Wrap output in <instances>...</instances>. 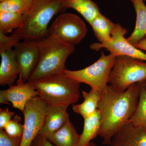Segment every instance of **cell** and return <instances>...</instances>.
Returning <instances> with one entry per match:
<instances>
[{"instance_id": "obj_28", "label": "cell", "mask_w": 146, "mask_h": 146, "mask_svg": "<svg viewBox=\"0 0 146 146\" xmlns=\"http://www.w3.org/2000/svg\"><path fill=\"white\" fill-rule=\"evenodd\" d=\"M33 145L34 146H53L48 139L39 135L35 139Z\"/></svg>"}, {"instance_id": "obj_15", "label": "cell", "mask_w": 146, "mask_h": 146, "mask_svg": "<svg viewBox=\"0 0 146 146\" xmlns=\"http://www.w3.org/2000/svg\"><path fill=\"white\" fill-rule=\"evenodd\" d=\"M80 135L69 119L60 129L46 138L56 146H78Z\"/></svg>"}, {"instance_id": "obj_22", "label": "cell", "mask_w": 146, "mask_h": 146, "mask_svg": "<svg viewBox=\"0 0 146 146\" xmlns=\"http://www.w3.org/2000/svg\"><path fill=\"white\" fill-rule=\"evenodd\" d=\"M23 22V15L20 13L0 11V31L4 34L20 28Z\"/></svg>"}, {"instance_id": "obj_4", "label": "cell", "mask_w": 146, "mask_h": 146, "mask_svg": "<svg viewBox=\"0 0 146 146\" xmlns=\"http://www.w3.org/2000/svg\"><path fill=\"white\" fill-rule=\"evenodd\" d=\"M38 96L49 105L68 107L80 97V83L64 74L46 77L32 82Z\"/></svg>"}, {"instance_id": "obj_9", "label": "cell", "mask_w": 146, "mask_h": 146, "mask_svg": "<svg viewBox=\"0 0 146 146\" xmlns=\"http://www.w3.org/2000/svg\"><path fill=\"white\" fill-rule=\"evenodd\" d=\"M127 33L126 29L120 24H116L112 32V39L109 42L93 43L90 48L96 51L105 48L115 56H124L146 61V54L131 44L125 37Z\"/></svg>"}, {"instance_id": "obj_1", "label": "cell", "mask_w": 146, "mask_h": 146, "mask_svg": "<svg viewBox=\"0 0 146 146\" xmlns=\"http://www.w3.org/2000/svg\"><path fill=\"white\" fill-rule=\"evenodd\" d=\"M143 82L134 84L123 92L108 85L102 92L98 109L101 115L99 135L104 145H109L113 136L129 122L137 107Z\"/></svg>"}, {"instance_id": "obj_13", "label": "cell", "mask_w": 146, "mask_h": 146, "mask_svg": "<svg viewBox=\"0 0 146 146\" xmlns=\"http://www.w3.org/2000/svg\"><path fill=\"white\" fill-rule=\"evenodd\" d=\"M110 146H146V131L129 122L113 136Z\"/></svg>"}, {"instance_id": "obj_21", "label": "cell", "mask_w": 146, "mask_h": 146, "mask_svg": "<svg viewBox=\"0 0 146 146\" xmlns=\"http://www.w3.org/2000/svg\"><path fill=\"white\" fill-rule=\"evenodd\" d=\"M129 122L146 131V85L145 82H143L141 84L138 105Z\"/></svg>"}, {"instance_id": "obj_29", "label": "cell", "mask_w": 146, "mask_h": 146, "mask_svg": "<svg viewBox=\"0 0 146 146\" xmlns=\"http://www.w3.org/2000/svg\"><path fill=\"white\" fill-rule=\"evenodd\" d=\"M135 46L138 49L146 51V37L142 39L138 44L135 45Z\"/></svg>"}, {"instance_id": "obj_19", "label": "cell", "mask_w": 146, "mask_h": 146, "mask_svg": "<svg viewBox=\"0 0 146 146\" xmlns=\"http://www.w3.org/2000/svg\"><path fill=\"white\" fill-rule=\"evenodd\" d=\"M82 133L80 135L78 146H88L92 140L99 135L101 115L98 109L91 117L85 118Z\"/></svg>"}, {"instance_id": "obj_5", "label": "cell", "mask_w": 146, "mask_h": 146, "mask_svg": "<svg viewBox=\"0 0 146 146\" xmlns=\"http://www.w3.org/2000/svg\"><path fill=\"white\" fill-rule=\"evenodd\" d=\"M146 81V62L124 56H115L108 80L112 88L123 92L134 84Z\"/></svg>"}, {"instance_id": "obj_18", "label": "cell", "mask_w": 146, "mask_h": 146, "mask_svg": "<svg viewBox=\"0 0 146 146\" xmlns=\"http://www.w3.org/2000/svg\"><path fill=\"white\" fill-rule=\"evenodd\" d=\"M65 9L72 8L79 13L89 25L100 12L98 5L93 0H64Z\"/></svg>"}, {"instance_id": "obj_26", "label": "cell", "mask_w": 146, "mask_h": 146, "mask_svg": "<svg viewBox=\"0 0 146 146\" xmlns=\"http://www.w3.org/2000/svg\"><path fill=\"white\" fill-rule=\"evenodd\" d=\"M22 136L13 137L0 129V146H21Z\"/></svg>"}, {"instance_id": "obj_12", "label": "cell", "mask_w": 146, "mask_h": 146, "mask_svg": "<svg viewBox=\"0 0 146 146\" xmlns=\"http://www.w3.org/2000/svg\"><path fill=\"white\" fill-rule=\"evenodd\" d=\"M68 108L48 105L43 126L38 135L46 138L62 127L70 119Z\"/></svg>"}, {"instance_id": "obj_7", "label": "cell", "mask_w": 146, "mask_h": 146, "mask_svg": "<svg viewBox=\"0 0 146 146\" xmlns=\"http://www.w3.org/2000/svg\"><path fill=\"white\" fill-rule=\"evenodd\" d=\"M87 32L86 25L80 17L65 12L58 16L48 28V35L74 46L81 42Z\"/></svg>"}, {"instance_id": "obj_23", "label": "cell", "mask_w": 146, "mask_h": 146, "mask_svg": "<svg viewBox=\"0 0 146 146\" xmlns=\"http://www.w3.org/2000/svg\"><path fill=\"white\" fill-rule=\"evenodd\" d=\"M33 0H5L0 2V11L23 15L31 5Z\"/></svg>"}, {"instance_id": "obj_11", "label": "cell", "mask_w": 146, "mask_h": 146, "mask_svg": "<svg viewBox=\"0 0 146 146\" xmlns=\"http://www.w3.org/2000/svg\"><path fill=\"white\" fill-rule=\"evenodd\" d=\"M38 96V92L32 82H24L18 78L17 84L9 88L0 91V103L9 105L23 112L27 102L34 97Z\"/></svg>"}, {"instance_id": "obj_2", "label": "cell", "mask_w": 146, "mask_h": 146, "mask_svg": "<svg viewBox=\"0 0 146 146\" xmlns=\"http://www.w3.org/2000/svg\"><path fill=\"white\" fill-rule=\"evenodd\" d=\"M64 0H33L27 11L23 15V22L20 28L13 33L21 40H39L48 35L49 24L53 17L66 9Z\"/></svg>"}, {"instance_id": "obj_20", "label": "cell", "mask_w": 146, "mask_h": 146, "mask_svg": "<svg viewBox=\"0 0 146 146\" xmlns=\"http://www.w3.org/2000/svg\"><path fill=\"white\" fill-rule=\"evenodd\" d=\"M116 25V24L100 13L90 25L99 43H106L112 39V32Z\"/></svg>"}, {"instance_id": "obj_32", "label": "cell", "mask_w": 146, "mask_h": 146, "mask_svg": "<svg viewBox=\"0 0 146 146\" xmlns=\"http://www.w3.org/2000/svg\"><path fill=\"white\" fill-rule=\"evenodd\" d=\"M5 1V0H0V2H2L3 1Z\"/></svg>"}, {"instance_id": "obj_34", "label": "cell", "mask_w": 146, "mask_h": 146, "mask_svg": "<svg viewBox=\"0 0 146 146\" xmlns=\"http://www.w3.org/2000/svg\"><path fill=\"white\" fill-rule=\"evenodd\" d=\"M145 84H146V81H145Z\"/></svg>"}, {"instance_id": "obj_33", "label": "cell", "mask_w": 146, "mask_h": 146, "mask_svg": "<svg viewBox=\"0 0 146 146\" xmlns=\"http://www.w3.org/2000/svg\"><path fill=\"white\" fill-rule=\"evenodd\" d=\"M144 1H146V0H143Z\"/></svg>"}, {"instance_id": "obj_35", "label": "cell", "mask_w": 146, "mask_h": 146, "mask_svg": "<svg viewBox=\"0 0 146 146\" xmlns=\"http://www.w3.org/2000/svg\"><path fill=\"white\" fill-rule=\"evenodd\" d=\"M32 146H33V144L32 145Z\"/></svg>"}, {"instance_id": "obj_30", "label": "cell", "mask_w": 146, "mask_h": 146, "mask_svg": "<svg viewBox=\"0 0 146 146\" xmlns=\"http://www.w3.org/2000/svg\"><path fill=\"white\" fill-rule=\"evenodd\" d=\"M88 146H98L97 145H96L93 142H91V143H89V145Z\"/></svg>"}, {"instance_id": "obj_17", "label": "cell", "mask_w": 146, "mask_h": 146, "mask_svg": "<svg viewBox=\"0 0 146 146\" xmlns=\"http://www.w3.org/2000/svg\"><path fill=\"white\" fill-rule=\"evenodd\" d=\"M136 15L134 30L127 40L135 46L146 36V6L143 0H135L133 3Z\"/></svg>"}, {"instance_id": "obj_6", "label": "cell", "mask_w": 146, "mask_h": 146, "mask_svg": "<svg viewBox=\"0 0 146 146\" xmlns=\"http://www.w3.org/2000/svg\"><path fill=\"white\" fill-rule=\"evenodd\" d=\"M115 56L106 55L102 52L99 59L88 67L72 71L66 70L64 74L76 80L79 83L86 84L91 87L102 92L108 86L110 75L115 63Z\"/></svg>"}, {"instance_id": "obj_16", "label": "cell", "mask_w": 146, "mask_h": 146, "mask_svg": "<svg viewBox=\"0 0 146 146\" xmlns=\"http://www.w3.org/2000/svg\"><path fill=\"white\" fill-rule=\"evenodd\" d=\"M82 93L83 102L80 104H73L72 110L84 119L94 115L98 110L102 92L91 89L89 92L82 91Z\"/></svg>"}, {"instance_id": "obj_3", "label": "cell", "mask_w": 146, "mask_h": 146, "mask_svg": "<svg viewBox=\"0 0 146 146\" xmlns=\"http://www.w3.org/2000/svg\"><path fill=\"white\" fill-rule=\"evenodd\" d=\"M38 43L39 59L28 81L32 82L46 77L64 74L67 70L65 62L74 51L75 46L65 44L50 35L38 40Z\"/></svg>"}, {"instance_id": "obj_14", "label": "cell", "mask_w": 146, "mask_h": 146, "mask_svg": "<svg viewBox=\"0 0 146 146\" xmlns=\"http://www.w3.org/2000/svg\"><path fill=\"white\" fill-rule=\"evenodd\" d=\"M0 85L12 86L19 74L15 51L13 49L0 51Z\"/></svg>"}, {"instance_id": "obj_24", "label": "cell", "mask_w": 146, "mask_h": 146, "mask_svg": "<svg viewBox=\"0 0 146 146\" xmlns=\"http://www.w3.org/2000/svg\"><path fill=\"white\" fill-rule=\"evenodd\" d=\"M20 116L15 115L12 119L5 125L4 130L7 134L13 137H20L23 135L24 125L21 123Z\"/></svg>"}, {"instance_id": "obj_25", "label": "cell", "mask_w": 146, "mask_h": 146, "mask_svg": "<svg viewBox=\"0 0 146 146\" xmlns=\"http://www.w3.org/2000/svg\"><path fill=\"white\" fill-rule=\"evenodd\" d=\"M21 40L20 37L13 33L8 36L0 31V51L12 49Z\"/></svg>"}, {"instance_id": "obj_27", "label": "cell", "mask_w": 146, "mask_h": 146, "mask_svg": "<svg viewBox=\"0 0 146 146\" xmlns=\"http://www.w3.org/2000/svg\"><path fill=\"white\" fill-rule=\"evenodd\" d=\"M15 113L8 108L0 109V129H4L7 124L12 119Z\"/></svg>"}, {"instance_id": "obj_10", "label": "cell", "mask_w": 146, "mask_h": 146, "mask_svg": "<svg viewBox=\"0 0 146 146\" xmlns=\"http://www.w3.org/2000/svg\"><path fill=\"white\" fill-rule=\"evenodd\" d=\"M38 41L24 39L14 48L19 70L18 78L24 82L28 81L38 62L39 56Z\"/></svg>"}, {"instance_id": "obj_31", "label": "cell", "mask_w": 146, "mask_h": 146, "mask_svg": "<svg viewBox=\"0 0 146 146\" xmlns=\"http://www.w3.org/2000/svg\"><path fill=\"white\" fill-rule=\"evenodd\" d=\"M135 1V0H130L131 1V2L132 3H133Z\"/></svg>"}, {"instance_id": "obj_8", "label": "cell", "mask_w": 146, "mask_h": 146, "mask_svg": "<svg viewBox=\"0 0 146 146\" xmlns=\"http://www.w3.org/2000/svg\"><path fill=\"white\" fill-rule=\"evenodd\" d=\"M47 106L39 96L30 100L23 112L24 130L21 146H32L43 126Z\"/></svg>"}]
</instances>
